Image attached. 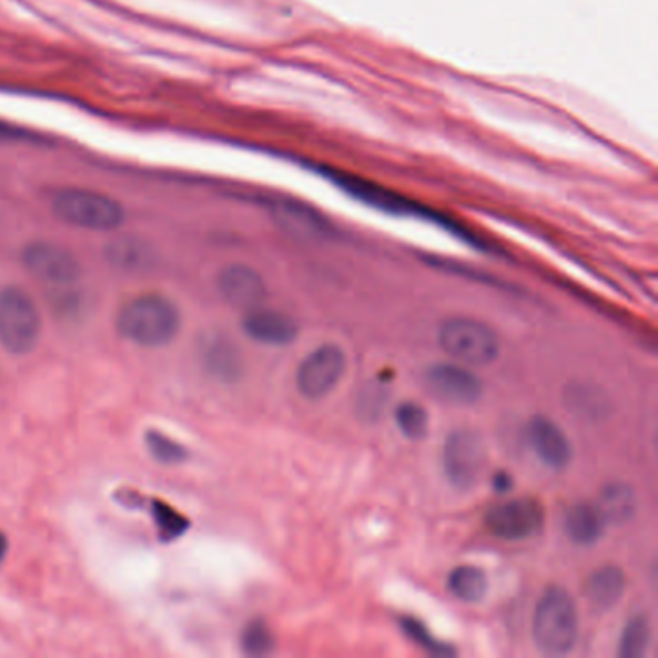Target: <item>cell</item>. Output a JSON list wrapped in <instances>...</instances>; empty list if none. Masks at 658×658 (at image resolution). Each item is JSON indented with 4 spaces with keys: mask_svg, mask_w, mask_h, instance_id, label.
<instances>
[{
    "mask_svg": "<svg viewBox=\"0 0 658 658\" xmlns=\"http://www.w3.org/2000/svg\"><path fill=\"white\" fill-rule=\"evenodd\" d=\"M180 328V307L174 300L159 292L130 297L117 313L120 336L140 348H164L176 341Z\"/></svg>",
    "mask_w": 658,
    "mask_h": 658,
    "instance_id": "obj_1",
    "label": "cell"
},
{
    "mask_svg": "<svg viewBox=\"0 0 658 658\" xmlns=\"http://www.w3.org/2000/svg\"><path fill=\"white\" fill-rule=\"evenodd\" d=\"M579 637L576 600L563 587H548L533 615V641L548 657H566Z\"/></svg>",
    "mask_w": 658,
    "mask_h": 658,
    "instance_id": "obj_2",
    "label": "cell"
},
{
    "mask_svg": "<svg viewBox=\"0 0 658 658\" xmlns=\"http://www.w3.org/2000/svg\"><path fill=\"white\" fill-rule=\"evenodd\" d=\"M43 315L38 302L22 286L0 290V346L8 354L28 355L38 348Z\"/></svg>",
    "mask_w": 658,
    "mask_h": 658,
    "instance_id": "obj_3",
    "label": "cell"
},
{
    "mask_svg": "<svg viewBox=\"0 0 658 658\" xmlns=\"http://www.w3.org/2000/svg\"><path fill=\"white\" fill-rule=\"evenodd\" d=\"M52 213L74 229L111 232L126 219L124 207L109 195L83 188H68L54 195Z\"/></svg>",
    "mask_w": 658,
    "mask_h": 658,
    "instance_id": "obj_4",
    "label": "cell"
},
{
    "mask_svg": "<svg viewBox=\"0 0 658 658\" xmlns=\"http://www.w3.org/2000/svg\"><path fill=\"white\" fill-rule=\"evenodd\" d=\"M444 354L467 367H483L500 354V341L490 326L472 317H452L438 328Z\"/></svg>",
    "mask_w": 658,
    "mask_h": 658,
    "instance_id": "obj_5",
    "label": "cell"
},
{
    "mask_svg": "<svg viewBox=\"0 0 658 658\" xmlns=\"http://www.w3.org/2000/svg\"><path fill=\"white\" fill-rule=\"evenodd\" d=\"M487 464V446L479 433L452 431L443 446V472L452 487L459 490L475 487Z\"/></svg>",
    "mask_w": 658,
    "mask_h": 658,
    "instance_id": "obj_6",
    "label": "cell"
},
{
    "mask_svg": "<svg viewBox=\"0 0 658 658\" xmlns=\"http://www.w3.org/2000/svg\"><path fill=\"white\" fill-rule=\"evenodd\" d=\"M346 354L334 344L313 350L296 373L297 393L307 399H323L338 386L346 373Z\"/></svg>",
    "mask_w": 658,
    "mask_h": 658,
    "instance_id": "obj_7",
    "label": "cell"
},
{
    "mask_svg": "<svg viewBox=\"0 0 658 658\" xmlns=\"http://www.w3.org/2000/svg\"><path fill=\"white\" fill-rule=\"evenodd\" d=\"M483 524L496 539H532L545 524V510L535 498H512L487 510Z\"/></svg>",
    "mask_w": 658,
    "mask_h": 658,
    "instance_id": "obj_8",
    "label": "cell"
},
{
    "mask_svg": "<svg viewBox=\"0 0 658 658\" xmlns=\"http://www.w3.org/2000/svg\"><path fill=\"white\" fill-rule=\"evenodd\" d=\"M26 271L38 281L52 286H70L82 276V263L64 245L54 242H31L22 252Z\"/></svg>",
    "mask_w": 658,
    "mask_h": 658,
    "instance_id": "obj_9",
    "label": "cell"
},
{
    "mask_svg": "<svg viewBox=\"0 0 658 658\" xmlns=\"http://www.w3.org/2000/svg\"><path fill=\"white\" fill-rule=\"evenodd\" d=\"M425 386L441 402L472 406L483 396L482 378L462 363H435L425 371Z\"/></svg>",
    "mask_w": 658,
    "mask_h": 658,
    "instance_id": "obj_10",
    "label": "cell"
},
{
    "mask_svg": "<svg viewBox=\"0 0 658 658\" xmlns=\"http://www.w3.org/2000/svg\"><path fill=\"white\" fill-rule=\"evenodd\" d=\"M114 500L130 510H141V508L148 510L149 518L155 526L156 539L164 545L182 539L192 527L190 518L163 498L140 495L132 488H120L119 493L114 495Z\"/></svg>",
    "mask_w": 658,
    "mask_h": 658,
    "instance_id": "obj_11",
    "label": "cell"
},
{
    "mask_svg": "<svg viewBox=\"0 0 658 658\" xmlns=\"http://www.w3.org/2000/svg\"><path fill=\"white\" fill-rule=\"evenodd\" d=\"M216 288L226 304L244 311L260 307L269 294L260 271L244 263L224 266L216 279Z\"/></svg>",
    "mask_w": 658,
    "mask_h": 658,
    "instance_id": "obj_12",
    "label": "cell"
},
{
    "mask_svg": "<svg viewBox=\"0 0 658 658\" xmlns=\"http://www.w3.org/2000/svg\"><path fill=\"white\" fill-rule=\"evenodd\" d=\"M198 354L209 377L215 378L219 383H237L244 375V357L240 354L236 342L226 334H203Z\"/></svg>",
    "mask_w": 658,
    "mask_h": 658,
    "instance_id": "obj_13",
    "label": "cell"
},
{
    "mask_svg": "<svg viewBox=\"0 0 658 658\" xmlns=\"http://www.w3.org/2000/svg\"><path fill=\"white\" fill-rule=\"evenodd\" d=\"M527 443L535 456L548 467L560 472L571 462V444L558 423L548 419L547 415H535L526 427Z\"/></svg>",
    "mask_w": 658,
    "mask_h": 658,
    "instance_id": "obj_14",
    "label": "cell"
},
{
    "mask_svg": "<svg viewBox=\"0 0 658 658\" xmlns=\"http://www.w3.org/2000/svg\"><path fill=\"white\" fill-rule=\"evenodd\" d=\"M245 336L263 346H288L300 334L296 318L276 310L255 307L245 313L242 321Z\"/></svg>",
    "mask_w": 658,
    "mask_h": 658,
    "instance_id": "obj_15",
    "label": "cell"
},
{
    "mask_svg": "<svg viewBox=\"0 0 658 658\" xmlns=\"http://www.w3.org/2000/svg\"><path fill=\"white\" fill-rule=\"evenodd\" d=\"M626 574L615 564H605L585 579L584 597L593 613H608L626 593Z\"/></svg>",
    "mask_w": 658,
    "mask_h": 658,
    "instance_id": "obj_16",
    "label": "cell"
},
{
    "mask_svg": "<svg viewBox=\"0 0 658 658\" xmlns=\"http://www.w3.org/2000/svg\"><path fill=\"white\" fill-rule=\"evenodd\" d=\"M607 522L600 516L597 504H576L564 516V532L579 547H591L600 540Z\"/></svg>",
    "mask_w": 658,
    "mask_h": 658,
    "instance_id": "obj_17",
    "label": "cell"
},
{
    "mask_svg": "<svg viewBox=\"0 0 658 658\" xmlns=\"http://www.w3.org/2000/svg\"><path fill=\"white\" fill-rule=\"evenodd\" d=\"M104 257L114 269L124 271V273H141L148 271L149 266L155 263V252L153 247L143 242L141 237L122 236L112 240L107 245Z\"/></svg>",
    "mask_w": 658,
    "mask_h": 658,
    "instance_id": "obj_18",
    "label": "cell"
},
{
    "mask_svg": "<svg viewBox=\"0 0 658 658\" xmlns=\"http://www.w3.org/2000/svg\"><path fill=\"white\" fill-rule=\"evenodd\" d=\"M597 508L607 522V526H624L636 516V490L629 487L628 483H608L600 493Z\"/></svg>",
    "mask_w": 658,
    "mask_h": 658,
    "instance_id": "obj_19",
    "label": "cell"
},
{
    "mask_svg": "<svg viewBox=\"0 0 658 658\" xmlns=\"http://www.w3.org/2000/svg\"><path fill=\"white\" fill-rule=\"evenodd\" d=\"M448 589L456 599L474 605L485 599L488 589L487 574L477 566H458L448 576Z\"/></svg>",
    "mask_w": 658,
    "mask_h": 658,
    "instance_id": "obj_20",
    "label": "cell"
},
{
    "mask_svg": "<svg viewBox=\"0 0 658 658\" xmlns=\"http://www.w3.org/2000/svg\"><path fill=\"white\" fill-rule=\"evenodd\" d=\"M143 443L151 458L163 466H180L190 459V451L184 444L166 435L163 431L148 429L143 433Z\"/></svg>",
    "mask_w": 658,
    "mask_h": 658,
    "instance_id": "obj_21",
    "label": "cell"
},
{
    "mask_svg": "<svg viewBox=\"0 0 658 658\" xmlns=\"http://www.w3.org/2000/svg\"><path fill=\"white\" fill-rule=\"evenodd\" d=\"M651 645V621L645 615L631 616L620 637L621 658H644Z\"/></svg>",
    "mask_w": 658,
    "mask_h": 658,
    "instance_id": "obj_22",
    "label": "cell"
},
{
    "mask_svg": "<svg viewBox=\"0 0 658 658\" xmlns=\"http://www.w3.org/2000/svg\"><path fill=\"white\" fill-rule=\"evenodd\" d=\"M568 407L571 414L584 419H599L600 415L607 414L608 399L605 394H599L595 386L577 385L568 391Z\"/></svg>",
    "mask_w": 658,
    "mask_h": 658,
    "instance_id": "obj_23",
    "label": "cell"
},
{
    "mask_svg": "<svg viewBox=\"0 0 658 658\" xmlns=\"http://www.w3.org/2000/svg\"><path fill=\"white\" fill-rule=\"evenodd\" d=\"M399 433L409 441H422L429 431V414L417 402H402L394 414Z\"/></svg>",
    "mask_w": 658,
    "mask_h": 658,
    "instance_id": "obj_24",
    "label": "cell"
},
{
    "mask_svg": "<svg viewBox=\"0 0 658 658\" xmlns=\"http://www.w3.org/2000/svg\"><path fill=\"white\" fill-rule=\"evenodd\" d=\"M242 651L247 657H265L274 651V636L265 620H252L240 637Z\"/></svg>",
    "mask_w": 658,
    "mask_h": 658,
    "instance_id": "obj_25",
    "label": "cell"
},
{
    "mask_svg": "<svg viewBox=\"0 0 658 658\" xmlns=\"http://www.w3.org/2000/svg\"><path fill=\"white\" fill-rule=\"evenodd\" d=\"M399 626L402 629L406 631V636L409 639H414L415 644L422 645L425 651L431 652V655H454V647H451L448 644H443V641H438L437 637L431 636L429 629L423 626L422 621L415 620V618H402L399 620Z\"/></svg>",
    "mask_w": 658,
    "mask_h": 658,
    "instance_id": "obj_26",
    "label": "cell"
},
{
    "mask_svg": "<svg viewBox=\"0 0 658 658\" xmlns=\"http://www.w3.org/2000/svg\"><path fill=\"white\" fill-rule=\"evenodd\" d=\"M493 485H495L496 493H500V495L508 493L512 488V477L506 472H498L493 479Z\"/></svg>",
    "mask_w": 658,
    "mask_h": 658,
    "instance_id": "obj_27",
    "label": "cell"
},
{
    "mask_svg": "<svg viewBox=\"0 0 658 658\" xmlns=\"http://www.w3.org/2000/svg\"><path fill=\"white\" fill-rule=\"evenodd\" d=\"M8 550H10V540H8L7 533L0 529V564H4L7 560Z\"/></svg>",
    "mask_w": 658,
    "mask_h": 658,
    "instance_id": "obj_28",
    "label": "cell"
}]
</instances>
